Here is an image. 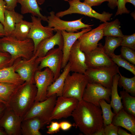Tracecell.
<instances>
[{
    "instance_id": "54",
    "label": "cell",
    "mask_w": 135,
    "mask_h": 135,
    "mask_svg": "<svg viewBox=\"0 0 135 135\" xmlns=\"http://www.w3.org/2000/svg\"><path fill=\"white\" fill-rule=\"evenodd\" d=\"M0 102H2V103H4V104H6V103L4 101H3L2 100H0Z\"/></svg>"
},
{
    "instance_id": "33",
    "label": "cell",
    "mask_w": 135,
    "mask_h": 135,
    "mask_svg": "<svg viewBox=\"0 0 135 135\" xmlns=\"http://www.w3.org/2000/svg\"><path fill=\"white\" fill-rule=\"evenodd\" d=\"M20 85L10 83L0 82V99L7 104L11 95Z\"/></svg>"
},
{
    "instance_id": "6",
    "label": "cell",
    "mask_w": 135,
    "mask_h": 135,
    "mask_svg": "<svg viewBox=\"0 0 135 135\" xmlns=\"http://www.w3.org/2000/svg\"><path fill=\"white\" fill-rule=\"evenodd\" d=\"M116 64L94 68H88L85 74L89 82H97L104 86L111 88L114 76L120 72Z\"/></svg>"
},
{
    "instance_id": "3",
    "label": "cell",
    "mask_w": 135,
    "mask_h": 135,
    "mask_svg": "<svg viewBox=\"0 0 135 135\" xmlns=\"http://www.w3.org/2000/svg\"><path fill=\"white\" fill-rule=\"evenodd\" d=\"M34 43L31 39L21 40L10 36L0 38V51L10 55L12 64L19 58H30L34 54Z\"/></svg>"
},
{
    "instance_id": "34",
    "label": "cell",
    "mask_w": 135,
    "mask_h": 135,
    "mask_svg": "<svg viewBox=\"0 0 135 135\" xmlns=\"http://www.w3.org/2000/svg\"><path fill=\"white\" fill-rule=\"evenodd\" d=\"M120 76L118 81V85L122 87L124 90L126 92L135 95V76L128 78L122 76L120 72Z\"/></svg>"
},
{
    "instance_id": "29",
    "label": "cell",
    "mask_w": 135,
    "mask_h": 135,
    "mask_svg": "<svg viewBox=\"0 0 135 135\" xmlns=\"http://www.w3.org/2000/svg\"><path fill=\"white\" fill-rule=\"evenodd\" d=\"M103 30V36H110L122 37L124 35L120 29V22L116 19L110 22H106Z\"/></svg>"
},
{
    "instance_id": "15",
    "label": "cell",
    "mask_w": 135,
    "mask_h": 135,
    "mask_svg": "<svg viewBox=\"0 0 135 135\" xmlns=\"http://www.w3.org/2000/svg\"><path fill=\"white\" fill-rule=\"evenodd\" d=\"M23 118L18 116L6 106L5 112L0 119V126L7 135H22L21 125Z\"/></svg>"
},
{
    "instance_id": "35",
    "label": "cell",
    "mask_w": 135,
    "mask_h": 135,
    "mask_svg": "<svg viewBox=\"0 0 135 135\" xmlns=\"http://www.w3.org/2000/svg\"><path fill=\"white\" fill-rule=\"evenodd\" d=\"M109 57L118 67H122L129 71L135 75V66L134 65L122 58L120 55H116L114 53L111 55Z\"/></svg>"
},
{
    "instance_id": "49",
    "label": "cell",
    "mask_w": 135,
    "mask_h": 135,
    "mask_svg": "<svg viewBox=\"0 0 135 135\" xmlns=\"http://www.w3.org/2000/svg\"><path fill=\"white\" fill-rule=\"evenodd\" d=\"M6 36L3 25L0 22V38Z\"/></svg>"
},
{
    "instance_id": "51",
    "label": "cell",
    "mask_w": 135,
    "mask_h": 135,
    "mask_svg": "<svg viewBox=\"0 0 135 135\" xmlns=\"http://www.w3.org/2000/svg\"><path fill=\"white\" fill-rule=\"evenodd\" d=\"M0 135H7L4 129L0 126Z\"/></svg>"
},
{
    "instance_id": "48",
    "label": "cell",
    "mask_w": 135,
    "mask_h": 135,
    "mask_svg": "<svg viewBox=\"0 0 135 135\" xmlns=\"http://www.w3.org/2000/svg\"><path fill=\"white\" fill-rule=\"evenodd\" d=\"M118 135H132L131 134L129 133L122 129L118 127Z\"/></svg>"
},
{
    "instance_id": "42",
    "label": "cell",
    "mask_w": 135,
    "mask_h": 135,
    "mask_svg": "<svg viewBox=\"0 0 135 135\" xmlns=\"http://www.w3.org/2000/svg\"><path fill=\"white\" fill-rule=\"evenodd\" d=\"M6 9V3L3 0H0V22L3 25L4 12Z\"/></svg>"
},
{
    "instance_id": "30",
    "label": "cell",
    "mask_w": 135,
    "mask_h": 135,
    "mask_svg": "<svg viewBox=\"0 0 135 135\" xmlns=\"http://www.w3.org/2000/svg\"><path fill=\"white\" fill-rule=\"evenodd\" d=\"M122 37L107 36L105 38V42L103 46L104 53L109 57L114 54L115 50L120 46Z\"/></svg>"
},
{
    "instance_id": "11",
    "label": "cell",
    "mask_w": 135,
    "mask_h": 135,
    "mask_svg": "<svg viewBox=\"0 0 135 135\" xmlns=\"http://www.w3.org/2000/svg\"><path fill=\"white\" fill-rule=\"evenodd\" d=\"M47 17L48 27L53 28L54 31L64 30L68 32H78L81 29L91 27L94 25L84 24L82 22L83 18L76 20L67 21L57 16L53 11H51Z\"/></svg>"
},
{
    "instance_id": "41",
    "label": "cell",
    "mask_w": 135,
    "mask_h": 135,
    "mask_svg": "<svg viewBox=\"0 0 135 135\" xmlns=\"http://www.w3.org/2000/svg\"><path fill=\"white\" fill-rule=\"evenodd\" d=\"M46 132L48 134H53L59 132L60 128L59 123L56 122L51 121L50 124L47 127Z\"/></svg>"
},
{
    "instance_id": "44",
    "label": "cell",
    "mask_w": 135,
    "mask_h": 135,
    "mask_svg": "<svg viewBox=\"0 0 135 135\" xmlns=\"http://www.w3.org/2000/svg\"><path fill=\"white\" fill-rule=\"evenodd\" d=\"M108 1V0H84V2L92 7L100 5L104 2Z\"/></svg>"
},
{
    "instance_id": "40",
    "label": "cell",
    "mask_w": 135,
    "mask_h": 135,
    "mask_svg": "<svg viewBox=\"0 0 135 135\" xmlns=\"http://www.w3.org/2000/svg\"><path fill=\"white\" fill-rule=\"evenodd\" d=\"M104 127V135H118V126L111 123Z\"/></svg>"
},
{
    "instance_id": "2",
    "label": "cell",
    "mask_w": 135,
    "mask_h": 135,
    "mask_svg": "<svg viewBox=\"0 0 135 135\" xmlns=\"http://www.w3.org/2000/svg\"><path fill=\"white\" fill-rule=\"evenodd\" d=\"M37 93L35 84L25 82L12 94L6 105L23 117L34 104Z\"/></svg>"
},
{
    "instance_id": "9",
    "label": "cell",
    "mask_w": 135,
    "mask_h": 135,
    "mask_svg": "<svg viewBox=\"0 0 135 135\" xmlns=\"http://www.w3.org/2000/svg\"><path fill=\"white\" fill-rule=\"evenodd\" d=\"M63 58V52L61 48L58 47L53 48L44 56L38 58L40 60L38 70H42L44 68H48L54 74V81L61 74Z\"/></svg>"
},
{
    "instance_id": "32",
    "label": "cell",
    "mask_w": 135,
    "mask_h": 135,
    "mask_svg": "<svg viewBox=\"0 0 135 135\" xmlns=\"http://www.w3.org/2000/svg\"><path fill=\"white\" fill-rule=\"evenodd\" d=\"M99 103L102 112L104 126H105L112 123L113 118L116 114L112 112L110 104L108 103L105 100H100Z\"/></svg>"
},
{
    "instance_id": "19",
    "label": "cell",
    "mask_w": 135,
    "mask_h": 135,
    "mask_svg": "<svg viewBox=\"0 0 135 135\" xmlns=\"http://www.w3.org/2000/svg\"><path fill=\"white\" fill-rule=\"evenodd\" d=\"M56 32L54 35L43 40L39 44L34 54L37 58H40L44 56L56 45L62 50L63 39L61 32L58 30Z\"/></svg>"
},
{
    "instance_id": "14",
    "label": "cell",
    "mask_w": 135,
    "mask_h": 135,
    "mask_svg": "<svg viewBox=\"0 0 135 135\" xmlns=\"http://www.w3.org/2000/svg\"><path fill=\"white\" fill-rule=\"evenodd\" d=\"M106 22L83 34L78 39L80 50L84 53L90 52L98 46L99 41L103 38V30Z\"/></svg>"
},
{
    "instance_id": "50",
    "label": "cell",
    "mask_w": 135,
    "mask_h": 135,
    "mask_svg": "<svg viewBox=\"0 0 135 135\" xmlns=\"http://www.w3.org/2000/svg\"><path fill=\"white\" fill-rule=\"evenodd\" d=\"M93 135H104V127L95 132Z\"/></svg>"
},
{
    "instance_id": "22",
    "label": "cell",
    "mask_w": 135,
    "mask_h": 135,
    "mask_svg": "<svg viewBox=\"0 0 135 135\" xmlns=\"http://www.w3.org/2000/svg\"><path fill=\"white\" fill-rule=\"evenodd\" d=\"M46 124L40 118L34 117L23 120L21 125L22 135H41L40 130Z\"/></svg>"
},
{
    "instance_id": "7",
    "label": "cell",
    "mask_w": 135,
    "mask_h": 135,
    "mask_svg": "<svg viewBox=\"0 0 135 135\" xmlns=\"http://www.w3.org/2000/svg\"><path fill=\"white\" fill-rule=\"evenodd\" d=\"M57 96L54 94L41 102H34L23 117V120L38 117L46 124L50 122V119L55 104Z\"/></svg>"
},
{
    "instance_id": "31",
    "label": "cell",
    "mask_w": 135,
    "mask_h": 135,
    "mask_svg": "<svg viewBox=\"0 0 135 135\" xmlns=\"http://www.w3.org/2000/svg\"><path fill=\"white\" fill-rule=\"evenodd\" d=\"M120 94L124 110L135 116V98L124 90L120 92Z\"/></svg>"
},
{
    "instance_id": "24",
    "label": "cell",
    "mask_w": 135,
    "mask_h": 135,
    "mask_svg": "<svg viewBox=\"0 0 135 135\" xmlns=\"http://www.w3.org/2000/svg\"><path fill=\"white\" fill-rule=\"evenodd\" d=\"M23 16L16 12L15 10L6 9L4 14V22L3 25L6 34L5 36H10L14 29L16 24L23 20Z\"/></svg>"
},
{
    "instance_id": "36",
    "label": "cell",
    "mask_w": 135,
    "mask_h": 135,
    "mask_svg": "<svg viewBox=\"0 0 135 135\" xmlns=\"http://www.w3.org/2000/svg\"><path fill=\"white\" fill-rule=\"evenodd\" d=\"M120 55L123 58L132 64H135V52L134 50L129 48L122 46L120 49Z\"/></svg>"
},
{
    "instance_id": "45",
    "label": "cell",
    "mask_w": 135,
    "mask_h": 135,
    "mask_svg": "<svg viewBox=\"0 0 135 135\" xmlns=\"http://www.w3.org/2000/svg\"><path fill=\"white\" fill-rule=\"evenodd\" d=\"M60 129L66 131L69 130L73 126L70 122L66 121H63L59 123Z\"/></svg>"
},
{
    "instance_id": "12",
    "label": "cell",
    "mask_w": 135,
    "mask_h": 135,
    "mask_svg": "<svg viewBox=\"0 0 135 135\" xmlns=\"http://www.w3.org/2000/svg\"><path fill=\"white\" fill-rule=\"evenodd\" d=\"M34 80L37 89L35 102L42 101L47 98L48 88L54 81V74L48 68L43 70H38L35 73Z\"/></svg>"
},
{
    "instance_id": "20",
    "label": "cell",
    "mask_w": 135,
    "mask_h": 135,
    "mask_svg": "<svg viewBox=\"0 0 135 135\" xmlns=\"http://www.w3.org/2000/svg\"><path fill=\"white\" fill-rule=\"evenodd\" d=\"M92 29V28L90 27L82 28L81 31L77 32H68L64 30L61 31L63 39L62 49L63 58L62 69L64 68L68 62L70 51L74 43L83 34Z\"/></svg>"
},
{
    "instance_id": "10",
    "label": "cell",
    "mask_w": 135,
    "mask_h": 135,
    "mask_svg": "<svg viewBox=\"0 0 135 135\" xmlns=\"http://www.w3.org/2000/svg\"><path fill=\"white\" fill-rule=\"evenodd\" d=\"M111 88H106L100 84L89 82L85 90L82 100L100 107L99 102L104 99L110 103Z\"/></svg>"
},
{
    "instance_id": "38",
    "label": "cell",
    "mask_w": 135,
    "mask_h": 135,
    "mask_svg": "<svg viewBox=\"0 0 135 135\" xmlns=\"http://www.w3.org/2000/svg\"><path fill=\"white\" fill-rule=\"evenodd\" d=\"M12 64L10 55L7 52L0 51V69Z\"/></svg>"
},
{
    "instance_id": "26",
    "label": "cell",
    "mask_w": 135,
    "mask_h": 135,
    "mask_svg": "<svg viewBox=\"0 0 135 135\" xmlns=\"http://www.w3.org/2000/svg\"><path fill=\"white\" fill-rule=\"evenodd\" d=\"M21 5V12L22 14L30 13L32 16L41 18L42 20L47 21V17L40 12L41 8L39 6L37 0H18Z\"/></svg>"
},
{
    "instance_id": "8",
    "label": "cell",
    "mask_w": 135,
    "mask_h": 135,
    "mask_svg": "<svg viewBox=\"0 0 135 135\" xmlns=\"http://www.w3.org/2000/svg\"><path fill=\"white\" fill-rule=\"evenodd\" d=\"M19 58L15 60L16 72L24 82L34 84V77L36 72L38 70L40 60L34 54L28 60Z\"/></svg>"
},
{
    "instance_id": "13",
    "label": "cell",
    "mask_w": 135,
    "mask_h": 135,
    "mask_svg": "<svg viewBox=\"0 0 135 135\" xmlns=\"http://www.w3.org/2000/svg\"><path fill=\"white\" fill-rule=\"evenodd\" d=\"M78 101L74 98L58 96L50 119V122L54 120L66 118L71 116Z\"/></svg>"
},
{
    "instance_id": "16",
    "label": "cell",
    "mask_w": 135,
    "mask_h": 135,
    "mask_svg": "<svg viewBox=\"0 0 135 135\" xmlns=\"http://www.w3.org/2000/svg\"><path fill=\"white\" fill-rule=\"evenodd\" d=\"M32 25L28 35V38L32 40L34 46V51L39 44L43 40L54 35L53 28L48 26H44L41 23L42 19L31 16Z\"/></svg>"
},
{
    "instance_id": "37",
    "label": "cell",
    "mask_w": 135,
    "mask_h": 135,
    "mask_svg": "<svg viewBox=\"0 0 135 135\" xmlns=\"http://www.w3.org/2000/svg\"><path fill=\"white\" fill-rule=\"evenodd\" d=\"M120 46L126 47L134 50L135 33L130 35H124L122 37Z\"/></svg>"
},
{
    "instance_id": "39",
    "label": "cell",
    "mask_w": 135,
    "mask_h": 135,
    "mask_svg": "<svg viewBox=\"0 0 135 135\" xmlns=\"http://www.w3.org/2000/svg\"><path fill=\"white\" fill-rule=\"evenodd\" d=\"M125 0H118V9L115 15L116 16L118 15H121L124 14H129L130 11L128 10L126 6Z\"/></svg>"
},
{
    "instance_id": "25",
    "label": "cell",
    "mask_w": 135,
    "mask_h": 135,
    "mask_svg": "<svg viewBox=\"0 0 135 135\" xmlns=\"http://www.w3.org/2000/svg\"><path fill=\"white\" fill-rule=\"evenodd\" d=\"M16 61L12 65L0 69V82H6L20 85L25 82L16 72Z\"/></svg>"
},
{
    "instance_id": "27",
    "label": "cell",
    "mask_w": 135,
    "mask_h": 135,
    "mask_svg": "<svg viewBox=\"0 0 135 135\" xmlns=\"http://www.w3.org/2000/svg\"><path fill=\"white\" fill-rule=\"evenodd\" d=\"M120 76L119 74H118L114 76L111 88V98L110 104L116 114L124 108L121 101L122 98L119 95L118 90V81Z\"/></svg>"
},
{
    "instance_id": "23",
    "label": "cell",
    "mask_w": 135,
    "mask_h": 135,
    "mask_svg": "<svg viewBox=\"0 0 135 135\" xmlns=\"http://www.w3.org/2000/svg\"><path fill=\"white\" fill-rule=\"evenodd\" d=\"M63 71L58 77L48 87L47 92V98L54 94L57 96H62V93L65 80L70 71V64L68 62L63 68Z\"/></svg>"
},
{
    "instance_id": "28",
    "label": "cell",
    "mask_w": 135,
    "mask_h": 135,
    "mask_svg": "<svg viewBox=\"0 0 135 135\" xmlns=\"http://www.w3.org/2000/svg\"><path fill=\"white\" fill-rule=\"evenodd\" d=\"M32 22L22 20L16 24L10 36L18 40H23L28 38Z\"/></svg>"
},
{
    "instance_id": "4",
    "label": "cell",
    "mask_w": 135,
    "mask_h": 135,
    "mask_svg": "<svg viewBox=\"0 0 135 135\" xmlns=\"http://www.w3.org/2000/svg\"><path fill=\"white\" fill-rule=\"evenodd\" d=\"M89 80L84 74L73 72L69 73L65 80L62 96L76 98L79 101L82 100L83 95Z\"/></svg>"
},
{
    "instance_id": "47",
    "label": "cell",
    "mask_w": 135,
    "mask_h": 135,
    "mask_svg": "<svg viewBox=\"0 0 135 135\" xmlns=\"http://www.w3.org/2000/svg\"><path fill=\"white\" fill-rule=\"evenodd\" d=\"M6 107V104L0 102V119L4 115Z\"/></svg>"
},
{
    "instance_id": "43",
    "label": "cell",
    "mask_w": 135,
    "mask_h": 135,
    "mask_svg": "<svg viewBox=\"0 0 135 135\" xmlns=\"http://www.w3.org/2000/svg\"><path fill=\"white\" fill-rule=\"evenodd\" d=\"M6 3V9L10 10H14L17 6L18 0H3Z\"/></svg>"
},
{
    "instance_id": "5",
    "label": "cell",
    "mask_w": 135,
    "mask_h": 135,
    "mask_svg": "<svg viewBox=\"0 0 135 135\" xmlns=\"http://www.w3.org/2000/svg\"><path fill=\"white\" fill-rule=\"evenodd\" d=\"M81 0H69V8L65 10L57 12L56 15L59 18H62L69 14H78L95 18L104 22L110 20L113 15L112 13L105 11L101 14L98 13L84 2H81Z\"/></svg>"
},
{
    "instance_id": "52",
    "label": "cell",
    "mask_w": 135,
    "mask_h": 135,
    "mask_svg": "<svg viewBox=\"0 0 135 135\" xmlns=\"http://www.w3.org/2000/svg\"><path fill=\"white\" fill-rule=\"evenodd\" d=\"M126 3L130 2L135 6V0H125Z\"/></svg>"
},
{
    "instance_id": "1",
    "label": "cell",
    "mask_w": 135,
    "mask_h": 135,
    "mask_svg": "<svg viewBox=\"0 0 135 135\" xmlns=\"http://www.w3.org/2000/svg\"><path fill=\"white\" fill-rule=\"evenodd\" d=\"M71 116L74 126L86 135H93L104 127L100 107L82 100L79 101Z\"/></svg>"
},
{
    "instance_id": "46",
    "label": "cell",
    "mask_w": 135,
    "mask_h": 135,
    "mask_svg": "<svg viewBox=\"0 0 135 135\" xmlns=\"http://www.w3.org/2000/svg\"><path fill=\"white\" fill-rule=\"evenodd\" d=\"M118 0H108V6L112 9H114L117 5Z\"/></svg>"
},
{
    "instance_id": "53",
    "label": "cell",
    "mask_w": 135,
    "mask_h": 135,
    "mask_svg": "<svg viewBox=\"0 0 135 135\" xmlns=\"http://www.w3.org/2000/svg\"><path fill=\"white\" fill-rule=\"evenodd\" d=\"M37 2L38 4L40 5L42 4L45 2V0H37ZM65 1L68 2L69 0H64Z\"/></svg>"
},
{
    "instance_id": "17",
    "label": "cell",
    "mask_w": 135,
    "mask_h": 135,
    "mask_svg": "<svg viewBox=\"0 0 135 135\" xmlns=\"http://www.w3.org/2000/svg\"><path fill=\"white\" fill-rule=\"evenodd\" d=\"M68 62L70 64V72L85 74L88 68L86 63L85 55L84 53L80 50L78 40L70 49Z\"/></svg>"
},
{
    "instance_id": "18",
    "label": "cell",
    "mask_w": 135,
    "mask_h": 135,
    "mask_svg": "<svg viewBox=\"0 0 135 135\" xmlns=\"http://www.w3.org/2000/svg\"><path fill=\"white\" fill-rule=\"evenodd\" d=\"M103 46L99 43L93 50L84 53L86 63L88 68L110 66L115 64L111 58L104 52Z\"/></svg>"
},
{
    "instance_id": "21",
    "label": "cell",
    "mask_w": 135,
    "mask_h": 135,
    "mask_svg": "<svg viewBox=\"0 0 135 135\" xmlns=\"http://www.w3.org/2000/svg\"><path fill=\"white\" fill-rule=\"evenodd\" d=\"M112 123L116 126L126 129L132 135L135 134V116L127 112L124 108L114 116Z\"/></svg>"
}]
</instances>
